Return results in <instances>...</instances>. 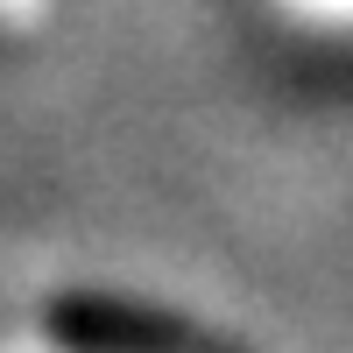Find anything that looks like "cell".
Listing matches in <instances>:
<instances>
[{"instance_id":"obj_1","label":"cell","mask_w":353,"mask_h":353,"mask_svg":"<svg viewBox=\"0 0 353 353\" xmlns=\"http://www.w3.org/2000/svg\"><path fill=\"white\" fill-rule=\"evenodd\" d=\"M50 339L71 346V353H233L212 332H198L191 318L121 304V297H57L50 304Z\"/></svg>"}]
</instances>
